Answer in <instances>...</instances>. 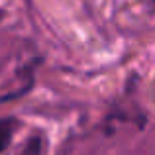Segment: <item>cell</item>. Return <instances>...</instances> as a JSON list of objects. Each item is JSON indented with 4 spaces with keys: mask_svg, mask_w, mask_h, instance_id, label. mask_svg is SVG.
Segmentation results:
<instances>
[{
    "mask_svg": "<svg viewBox=\"0 0 155 155\" xmlns=\"http://www.w3.org/2000/svg\"><path fill=\"white\" fill-rule=\"evenodd\" d=\"M16 118H0V153L6 151L12 141V136L16 132Z\"/></svg>",
    "mask_w": 155,
    "mask_h": 155,
    "instance_id": "cell-1",
    "label": "cell"
},
{
    "mask_svg": "<svg viewBox=\"0 0 155 155\" xmlns=\"http://www.w3.org/2000/svg\"><path fill=\"white\" fill-rule=\"evenodd\" d=\"M43 147V140L39 136L30 137V141L26 143V149H24V155H39Z\"/></svg>",
    "mask_w": 155,
    "mask_h": 155,
    "instance_id": "cell-2",
    "label": "cell"
}]
</instances>
